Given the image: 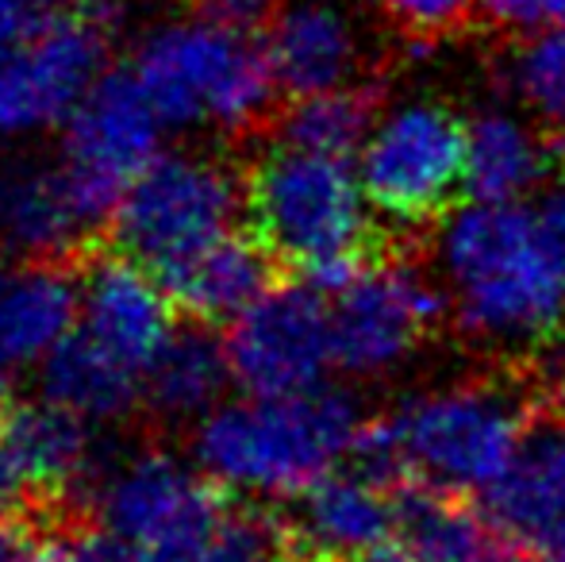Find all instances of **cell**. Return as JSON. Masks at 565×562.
<instances>
[{"mask_svg":"<svg viewBox=\"0 0 565 562\" xmlns=\"http://www.w3.org/2000/svg\"><path fill=\"white\" fill-rule=\"evenodd\" d=\"M135 77L162 124L216 120L246 131L269 116L277 77L266 39H243L209 23L162 28L139 46Z\"/></svg>","mask_w":565,"mask_h":562,"instance_id":"cell-4","label":"cell"},{"mask_svg":"<svg viewBox=\"0 0 565 562\" xmlns=\"http://www.w3.org/2000/svg\"><path fill=\"white\" fill-rule=\"evenodd\" d=\"M377 4L385 8L396 28L419 39L466 28L469 12H473V0H377Z\"/></svg>","mask_w":565,"mask_h":562,"instance_id":"cell-28","label":"cell"},{"mask_svg":"<svg viewBox=\"0 0 565 562\" xmlns=\"http://www.w3.org/2000/svg\"><path fill=\"white\" fill-rule=\"evenodd\" d=\"M489 20L520 31L565 28V0H477Z\"/></svg>","mask_w":565,"mask_h":562,"instance_id":"cell-30","label":"cell"},{"mask_svg":"<svg viewBox=\"0 0 565 562\" xmlns=\"http://www.w3.org/2000/svg\"><path fill=\"white\" fill-rule=\"evenodd\" d=\"M231 378L250 397H292L320 382L331 362V308L308 282H285L227 328Z\"/></svg>","mask_w":565,"mask_h":562,"instance_id":"cell-11","label":"cell"},{"mask_svg":"<svg viewBox=\"0 0 565 562\" xmlns=\"http://www.w3.org/2000/svg\"><path fill=\"white\" fill-rule=\"evenodd\" d=\"M116 12L108 0H70L54 20L0 59V131H35L70 116L97 85Z\"/></svg>","mask_w":565,"mask_h":562,"instance_id":"cell-9","label":"cell"},{"mask_svg":"<svg viewBox=\"0 0 565 562\" xmlns=\"http://www.w3.org/2000/svg\"><path fill=\"white\" fill-rule=\"evenodd\" d=\"M246 232L292 282L335 293L362 271L396 258V240L373 227L347 158L274 142L243 170Z\"/></svg>","mask_w":565,"mask_h":562,"instance_id":"cell-1","label":"cell"},{"mask_svg":"<svg viewBox=\"0 0 565 562\" xmlns=\"http://www.w3.org/2000/svg\"><path fill=\"white\" fill-rule=\"evenodd\" d=\"M497 390H454L393 413L404 455L424 478L458 489H489L512 466L535 397Z\"/></svg>","mask_w":565,"mask_h":562,"instance_id":"cell-8","label":"cell"},{"mask_svg":"<svg viewBox=\"0 0 565 562\" xmlns=\"http://www.w3.org/2000/svg\"><path fill=\"white\" fill-rule=\"evenodd\" d=\"M381 105H385V89L377 82L339 85V89L292 100L277 120V128H281V142L316 150V155L347 158L373 128Z\"/></svg>","mask_w":565,"mask_h":562,"instance_id":"cell-23","label":"cell"},{"mask_svg":"<svg viewBox=\"0 0 565 562\" xmlns=\"http://www.w3.org/2000/svg\"><path fill=\"white\" fill-rule=\"evenodd\" d=\"M461 324L489 339H546L565 320V266L539 216L520 204H481L447 232Z\"/></svg>","mask_w":565,"mask_h":562,"instance_id":"cell-2","label":"cell"},{"mask_svg":"<svg viewBox=\"0 0 565 562\" xmlns=\"http://www.w3.org/2000/svg\"><path fill=\"white\" fill-rule=\"evenodd\" d=\"M292 528L289 517L269 512L266 505L231 501L216 532L204 540L193 562H274L289 548Z\"/></svg>","mask_w":565,"mask_h":562,"instance_id":"cell-24","label":"cell"},{"mask_svg":"<svg viewBox=\"0 0 565 562\" xmlns=\"http://www.w3.org/2000/svg\"><path fill=\"white\" fill-rule=\"evenodd\" d=\"M162 116L150 105L135 70L100 74L97 85L70 113L66 173L89 220L108 235L127 185L158 158Z\"/></svg>","mask_w":565,"mask_h":562,"instance_id":"cell-10","label":"cell"},{"mask_svg":"<svg viewBox=\"0 0 565 562\" xmlns=\"http://www.w3.org/2000/svg\"><path fill=\"white\" fill-rule=\"evenodd\" d=\"M358 413L342 393L250 397L224 405L196 432V463L235 489L300 497L347 455Z\"/></svg>","mask_w":565,"mask_h":562,"instance_id":"cell-3","label":"cell"},{"mask_svg":"<svg viewBox=\"0 0 565 562\" xmlns=\"http://www.w3.org/2000/svg\"><path fill=\"white\" fill-rule=\"evenodd\" d=\"M227 382H235L227 343L212 331V324L181 320L147 367V401L166 421H185L216 405Z\"/></svg>","mask_w":565,"mask_h":562,"instance_id":"cell-20","label":"cell"},{"mask_svg":"<svg viewBox=\"0 0 565 562\" xmlns=\"http://www.w3.org/2000/svg\"><path fill=\"white\" fill-rule=\"evenodd\" d=\"M551 347H554V367H558V378H554V382L565 385V320H562V328L554 331Z\"/></svg>","mask_w":565,"mask_h":562,"instance_id":"cell-34","label":"cell"},{"mask_svg":"<svg viewBox=\"0 0 565 562\" xmlns=\"http://www.w3.org/2000/svg\"><path fill=\"white\" fill-rule=\"evenodd\" d=\"M277 89L289 100L339 89L358 66V43L350 20L328 0L281 8L266 35Z\"/></svg>","mask_w":565,"mask_h":562,"instance_id":"cell-17","label":"cell"},{"mask_svg":"<svg viewBox=\"0 0 565 562\" xmlns=\"http://www.w3.org/2000/svg\"><path fill=\"white\" fill-rule=\"evenodd\" d=\"M70 0H0V59L31 39L46 20L66 8Z\"/></svg>","mask_w":565,"mask_h":562,"instance_id":"cell-29","label":"cell"},{"mask_svg":"<svg viewBox=\"0 0 565 562\" xmlns=\"http://www.w3.org/2000/svg\"><path fill=\"white\" fill-rule=\"evenodd\" d=\"M393 494L354 470L323 474L300 494L289 517L292 536L308 548L354 562L393 532Z\"/></svg>","mask_w":565,"mask_h":562,"instance_id":"cell-18","label":"cell"},{"mask_svg":"<svg viewBox=\"0 0 565 562\" xmlns=\"http://www.w3.org/2000/svg\"><path fill=\"white\" fill-rule=\"evenodd\" d=\"M484 512L523 555L565 548V385L539 390L508 474L489 486Z\"/></svg>","mask_w":565,"mask_h":562,"instance_id":"cell-13","label":"cell"},{"mask_svg":"<svg viewBox=\"0 0 565 562\" xmlns=\"http://www.w3.org/2000/svg\"><path fill=\"white\" fill-rule=\"evenodd\" d=\"M8 362L4 359H0V424H4L8 421V413H12V405H15V401H12V382H8Z\"/></svg>","mask_w":565,"mask_h":562,"instance_id":"cell-33","label":"cell"},{"mask_svg":"<svg viewBox=\"0 0 565 562\" xmlns=\"http://www.w3.org/2000/svg\"><path fill=\"white\" fill-rule=\"evenodd\" d=\"M447 312V300L401 255L362 271L335 289L331 305V362L350 374H373L416 351Z\"/></svg>","mask_w":565,"mask_h":562,"instance_id":"cell-12","label":"cell"},{"mask_svg":"<svg viewBox=\"0 0 565 562\" xmlns=\"http://www.w3.org/2000/svg\"><path fill=\"white\" fill-rule=\"evenodd\" d=\"M520 85L546 120L565 128V28H554L523 51Z\"/></svg>","mask_w":565,"mask_h":562,"instance_id":"cell-25","label":"cell"},{"mask_svg":"<svg viewBox=\"0 0 565 562\" xmlns=\"http://www.w3.org/2000/svg\"><path fill=\"white\" fill-rule=\"evenodd\" d=\"M546 173V155L508 116H481L469 128V197L481 204H515Z\"/></svg>","mask_w":565,"mask_h":562,"instance_id":"cell-22","label":"cell"},{"mask_svg":"<svg viewBox=\"0 0 565 562\" xmlns=\"http://www.w3.org/2000/svg\"><path fill=\"white\" fill-rule=\"evenodd\" d=\"M196 23L231 31L243 39H266L281 4L277 0H189Z\"/></svg>","mask_w":565,"mask_h":562,"instance_id":"cell-27","label":"cell"},{"mask_svg":"<svg viewBox=\"0 0 565 562\" xmlns=\"http://www.w3.org/2000/svg\"><path fill=\"white\" fill-rule=\"evenodd\" d=\"M238 209L243 181L224 162L189 150L158 155L127 185L105 243L162 278L231 232Z\"/></svg>","mask_w":565,"mask_h":562,"instance_id":"cell-5","label":"cell"},{"mask_svg":"<svg viewBox=\"0 0 565 562\" xmlns=\"http://www.w3.org/2000/svg\"><path fill=\"white\" fill-rule=\"evenodd\" d=\"M66 512L4 509L0 512V562H46L51 536Z\"/></svg>","mask_w":565,"mask_h":562,"instance_id":"cell-26","label":"cell"},{"mask_svg":"<svg viewBox=\"0 0 565 562\" xmlns=\"http://www.w3.org/2000/svg\"><path fill=\"white\" fill-rule=\"evenodd\" d=\"M539 224H543V235H546V243H551V251L565 266V142H558V185L546 197Z\"/></svg>","mask_w":565,"mask_h":562,"instance_id":"cell-31","label":"cell"},{"mask_svg":"<svg viewBox=\"0 0 565 562\" xmlns=\"http://www.w3.org/2000/svg\"><path fill=\"white\" fill-rule=\"evenodd\" d=\"M292 528V524H289ZM274 562H342V559H335V555H323V551H316V548H308V543H300L297 536L289 540V548L281 551Z\"/></svg>","mask_w":565,"mask_h":562,"instance_id":"cell-32","label":"cell"},{"mask_svg":"<svg viewBox=\"0 0 565 562\" xmlns=\"http://www.w3.org/2000/svg\"><path fill=\"white\" fill-rule=\"evenodd\" d=\"M135 370L108 354L93 336H66L43 362L46 401L85 416V421H119L139 401Z\"/></svg>","mask_w":565,"mask_h":562,"instance_id":"cell-21","label":"cell"},{"mask_svg":"<svg viewBox=\"0 0 565 562\" xmlns=\"http://www.w3.org/2000/svg\"><path fill=\"white\" fill-rule=\"evenodd\" d=\"M85 336L116 354L135 374H147L166 339L178 328V308L150 271L100 243L82 263Z\"/></svg>","mask_w":565,"mask_h":562,"instance_id":"cell-14","label":"cell"},{"mask_svg":"<svg viewBox=\"0 0 565 562\" xmlns=\"http://www.w3.org/2000/svg\"><path fill=\"white\" fill-rule=\"evenodd\" d=\"M82 308V266L28 263L15 282L0 285V359L31 362L51 354L74 328Z\"/></svg>","mask_w":565,"mask_h":562,"instance_id":"cell-19","label":"cell"},{"mask_svg":"<svg viewBox=\"0 0 565 562\" xmlns=\"http://www.w3.org/2000/svg\"><path fill=\"white\" fill-rule=\"evenodd\" d=\"M469 128L450 105H412L365 142V201L401 224H435L469 193Z\"/></svg>","mask_w":565,"mask_h":562,"instance_id":"cell-7","label":"cell"},{"mask_svg":"<svg viewBox=\"0 0 565 562\" xmlns=\"http://www.w3.org/2000/svg\"><path fill=\"white\" fill-rule=\"evenodd\" d=\"M285 282L292 278L250 232H224L216 243L158 278L181 320H201L212 328L231 324Z\"/></svg>","mask_w":565,"mask_h":562,"instance_id":"cell-16","label":"cell"},{"mask_svg":"<svg viewBox=\"0 0 565 562\" xmlns=\"http://www.w3.org/2000/svg\"><path fill=\"white\" fill-rule=\"evenodd\" d=\"M520 562H565V548H554V551H539V555H523Z\"/></svg>","mask_w":565,"mask_h":562,"instance_id":"cell-35","label":"cell"},{"mask_svg":"<svg viewBox=\"0 0 565 562\" xmlns=\"http://www.w3.org/2000/svg\"><path fill=\"white\" fill-rule=\"evenodd\" d=\"M231 489L166 450H142L108 474L93 497V517L131 540L147 562H193L235 501Z\"/></svg>","mask_w":565,"mask_h":562,"instance_id":"cell-6","label":"cell"},{"mask_svg":"<svg viewBox=\"0 0 565 562\" xmlns=\"http://www.w3.org/2000/svg\"><path fill=\"white\" fill-rule=\"evenodd\" d=\"M0 235L28 263L82 266L108 240L85 212L66 166L20 170L0 185Z\"/></svg>","mask_w":565,"mask_h":562,"instance_id":"cell-15","label":"cell"}]
</instances>
